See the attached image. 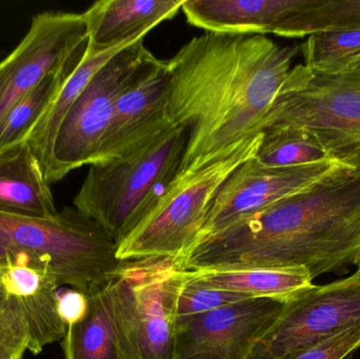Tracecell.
Instances as JSON below:
<instances>
[{
	"label": "cell",
	"instance_id": "cell-28",
	"mask_svg": "<svg viewBox=\"0 0 360 359\" xmlns=\"http://www.w3.org/2000/svg\"><path fill=\"white\" fill-rule=\"evenodd\" d=\"M350 72H360V52L342 63L332 65L325 72H319V73H350Z\"/></svg>",
	"mask_w": 360,
	"mask_h": 359
},
{
	"label": "cell",
	"instance_id": "cell-15",
	"mask_svg": "<svg viewBox=\"0 0 360 359\" xmlns=\"http://www.w3.org/2000/svg\"><path fill=\"white\" fill-rule=\"evenodd\" d=\"M184 0H101L82 13L88 46L101 52L145 37L162 21L174 18Z\"/></svg>",
	"mask_w": 360,
	"mask_h": 359
},
{
	"label": "cell",
	"instance_id": "cell-26",
	"mask_svg": "<svg viewBox=\"0 0 360 359\" xmlns=\"http://www.w3.org/2000/svg\"><path fill=\"white\" fill-rule=\"evenodd\" d=\"M360 348V322L281 359H345Z\"/></svg>",
	"mask_w": 360,
	"mask_h": 359
},
{
	"label": "cell",
	"instance_id": "cell-27",
	"mask_svg": "<svg viewBox=\"0 0 360 359\" xmlns=\"http://www.w3.org/2000/svg\"><path fill=\"white\" fill-rule=\"evenodd\" d=\"M88 295L76 289L69 288L58 291L57 312L65 327L77 324L88 311Z\"/></svg>",
	"mask_w": 360,
	"mask_h": 359
},
{
	"label": "cell",
	"instance_id": "cell-13",
	"mask_svg": "<svg viewBox=\"0 0 360 359\" xmlns=\"http://www.w3.org/2000/svg\"><path fill=\"white\" fill-rule=\"evenodd\" d=\"M169 86L166 61L151 55L118 97L98 162L132 154L171 128L166 115Z\"/></svg>",
	"mask_w": 360,
	"mask_h": 359
},
{
	"label": "cell",
	"instance_id": "cell-1",
	"mask_svg": "<svg viewBox=\"0 0 360 359\" xmlns=\"http://www.w3.org/2000/svg\"><path fill=\"white\" fill-rule=\"evenodd\" d=\"M300 46L264 35L205 32L166 61V115L188 143L179 177L197 172L259 134L260 122L292 70Z\"/></svg>",
	"mask_w": 360,
	"mask_h": 359
},
{
	"label": "cell",
	"instance_id": "cell-22",
	"mask_svg": "<svg viewBox=\"0 0 360 359\" xmlns=\"http://www.w3.org/2000/svg\"><path fill=\"white\" fill-rule=\"evenodd\" d=\"M255 158L273 168L306 166L330 159L312 139L295 131L262 132Z\"/></svg>",
	"mask_w": 360,
	"mask_h": 359
},
{
	"label": "cell",
	"instance_id": "cell-19",
	"mask_svg": "<svg viewBox=\"0 0 360 359\" xmlns=\"http://www.w3.org/2000/svg\"><path fill=\"white\" fill-rule=\"evenodd\" d=\"M88 295V311L67 328L61 341L65 359H124L105 288Z\"/></svg>",
	"mask_w": 360,
	"mask_h": 359
},
{
	"label": "cell",
	"instance_id": "cell-18",
	"mask_svg": "<svg viewBox=\"0 0 360 359\" xmlns=\"http://www.w3.org/2000/svg\"><path fill=\"white\" fill-rule=\"evenodd\" d=\"M131 44H122V46L101 51V52L91 50L89 46H86V53L79 65L68 78L56 98L51 105L50 109L27 138V143L39 160L44 172H46L50 164L53 145H54L59 126L80 93L84 91L93 76L107 61H109L116 53Z\"/></svg>",
	"mask_w": 360,
	"mask_h": 359
},
{
	"label": "cell",
	"instance_id": "cell-11",
	"mask_svg": "<svg viewBox=\"0 0 360 359\" xmlns=\"http://www.w3.org/2000/svg\"><path fill=\"white\" fill-rule=\"evenodd\" d=\"M350 164L352 162L325 159L306 166L273 168L255 157L247 160L218 190L197 242L224 231L243 217L315 187Z\"/></svg>",
	"mask_w": 360,
	"mask_h": 359
},
{
	"label": "cell",
	"instance_id": "cell-3",
	"mask_svg": "<svg viewBox=\"0 0 360 359\" xmlns=\"http://www.w3.org/2000/svg\"><path fill=\"white\" fill-rule=\"evenodd\" d=\"M117 251L109 232L75 207L49 218L0 213V267L14 259L46 266L60 286L89 294L108 286L127 263Z\"/></svg>",
	"mask_w": 360,
	"mask_h": 359
},
{
	"label": "cell",
	"instance_id": "cell-2",
	"mask_svg": "<svg viewBox=\"0 0 360 359\" xmlns=\"http://www.w3.org/2000/svg\"><path fill=\"white\" fill-rule=\"evenodd\" d=\"M188 271L304 267L313 280L360 267V157L315 187L203 238Z\"/></svg>",
	"mask_w": 360,
	"mask_h": 359
},
{
	"label": "cell",
	"instance_id": "cell-17",
	"mask_svg": "<svg viewBox=\"0 0 360 359\" xmlns=\"http://www.w3.org/2000/svg\"><path fill=\"white\" fill-rule=\"evenodd\" d=\"M191 272L193 280L198 284L238 293L251 299L289 297L313 286L312 275L304 267Z\"/></svg>",
	"mask_w": 360,
	"mask_h": 359
},
{
	"label": "cell",
	"instance_id": "cell-12",
	"mask_svg": "<svg viewBox=\"0 0 360 359\" xmlns=\"http://www.w3.org/2000/svg\"><path fill=\"white\" fill-rule=\"evenodd\" d=\"M288 297H257L177 318L173 359H248L283 311Z\"/></svg>",
	"mask_w": 360,
	"mask_h": 359
},
{
	"label": "cell",
	"instance_id": "cell-5",
	"mask_svg": "<svg viewBox=\"0 0 360 359\" xmlns=\"http://www.w3.org/2000/svg\"><path fill=\"white\" fill-rule=\"evenodd\" d=\"M259 133L295 131L312 139L330 159L360 157V72L319 73L292 67L260 122Z\"/></svg>",
	"mask_w": 360,
	"mask_h": 359
},
{
	"label": "cell",
	"instance_id": "cell-16",
	"mask_svg": "<svg viewBox=\"0 0 360 359\" xmlns=\"http://www.w3.org/2000/svg\"><path fill=\"white\" fill-rule=\"evenodd\" d=\"M0 213L38 218L58 213L51 185L27 141L0 152Z\"/></svg>",
	"mask_w": 360,
	"mask_h": 359
},
{
	"label": "cell",
	"instance_id": "cell-10",
	"mask_svg": "<svg viewBox=\"0 0 360 359\" xmlns=\"http://www.w3.org/2000/svg\"><path fill=\"white\" fill-rule=\"evenodd\" d=\"M360 322V267L353 275L288 297L248 359H281Z\"/></svg>",
	"mask_w": 360,
	"mask_h": 359
},
{
	"label": "cell",
	"instance_id": "cell-4",
	"mask_svg": "<svg viewBox=\"0 0 360 359\" xmlns=\"http://www.w3.org/2000/svg\"><path fill=\"white\" fill-rule=\"evenodd\" d=\"M186 143V130L171 126L132 154L91 164L74 207L101 223L120 247L179 176Z\"/></svg>",
	"mask_w": 360,
	"mask_h": 359
},
{
	"label": "cell",
	"instance_id": "cell-25",
	"mask_svg": "<svg viewBox=\"0 0 360 359\" xmlns=\"http://www.w3.org/2000/svg\"><path fill=\"white\" fill-rule=\"evenodd\" d=\"M29 333L17 306L0 293V359H22Z\"/></svg>",
	"mask_w": 360,
	"mask_h": 359
},
{
	"label": "cell",
	"instance_id": "cell-23",
	"mask_svg": "<svg viewBox=\"0 0 360 359\" xmlns=\"http://www.w3.org/2000/svg\"><path fill=\"white\" fill-rule=\"evenodd\" d=\"M360 52V30H329L307 37L300 44L304 63L314 72H325Z\"/></svg>",
	"mask_w": 360,
	"mask_h": 359
},
{
	"label": "cell",
	"instance_id": "cell-8",
	"mask_svg": "<svg viewBox=\"0 0 360 359\" xmlns=\"http://www.w3.org/2000/svg\"><path fill=\"white\" fill-rule=\"evenodd\" d=\"M151 55L141 38L116 53L93 76L59 126L44 172L50 185L71 171L99 162L118 97Z\"/></svg>",
	"mask_w": 360,
	"mask_h": 359
},
{
	"label": "cell",
	"instance_id": "cell-9",
	"mask_svg": "<svg viewBox=\"0 0 360 359\" xmlns=\"http://www.w3.org/2000/svg\"><path fill=\"white\" fill-rule=\"evenodd\" d=\"M86 46L88 29L82 13L34 16L25 37L0 61V124L46 76L61 71Z\"/></svg>",
	"mask_w": 360,
	"mask_h": 359
},
{
	"label": "cell",
	"instance_id": "cell-24",
	"mask_svg": "<svg viewBox=\"0 0 360 359\" xmlns=\"http://www.w3.org/2000/svg\"><path fill=\"white\" fill-rule=\"evenodd\" d=\"M248 299L251 297L198 284L193 280L192 272L190 271L179 296L177 318H190L209 313Z\"/></svg>",
	"mask_w": 360,
	"mask_h": 359
},
{
	"label": "cell",
	"instance_id": "cell-7",
	"mask_svg": "<svg viewBox=\"0 0 360 359\" xmlns=\"http://www.w3.org/2000/svg\"><path fill=\"white\" fill-rule=\"evenodd\" d=\"M262 141L259 133L226 157L175 179L153 210L118 247V259L181 261L198 240L218 190L240 164L255 157Z\"/></svg>",
	"mask_w": 360,
	"mask_h": 359
},
{
	"label": "cell",
	"instance_id": "cell-14",
	"mask_svg": "<svg viewBox=\"0 0 360 359\" xmlns=\"http://www.w3.org/2000/svg\"><path fill=\"white\" fill-rule=\"evenodd\" d=\"M59 287L46 266L14 259L0 267V293L20 311L29 333L27 351L35 355L65 337L67 327L57 312Z\"/></svg>",
	"mask_w": 360,
	"mask_h": 359
},
{
	"label": "cell",
	"instance_id": "cell-21",
	"mask_svg": "<svg viewBox=\"0 0 360 359\" xmlns=\"http://www.w3.org/2000/svg\"><path fill=\"white\" fill-rule=\"evenodd\" d=\"M329 30H360V0H311L290 20L283 37H308Z\"/></svg>",
	"mask_w": 360,
	"mask_h": 359
},
{
	"label": "cell",
	"instance_id": "cell-6",
	"mask_svg": "<svg viewBox=\"0 0 360 359\" xmlns=\"http://www.w3.org/2000/svg\"><path fill=\"white\" fill-rule=\"evenodd\" d=\"M188 274L172 259H134L105 287L124 359H173L177 305Z\"/></svg>",
	"mask_w": 360,
	"mask_h": 359
},
{
	"label": "cell",
	"instance_id": "cell-20",
	"mask_svg": "<svg viewBox=\"0 0 360 359\" xmlns=\"http://www.w3.org/2000/svg\"><path fill=\"white\" fill-rule=\"evenodd\" d=\"M84 53L86 51L61 71L46 76L4 118L0 124V152L27 141L50 109L68 78L79 65Z\"/></svg>",
	"mask_w": 360,
	"mask_h": 359
},
{
	"label": "cell",
	"instance_id": "cell-29",
	"mask_svg": "<svg viewBox=\"0 0 360 359\" xmlns=\"http://www.w3.org/2000/svg\"><path fill=\"white\" fill-rule=\"evenodd\" d=\"M0 54H1V52H0Z\"/></svg>",
	"mask_w": 360,
	"mask_h": 359
}]
</instances>
